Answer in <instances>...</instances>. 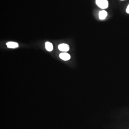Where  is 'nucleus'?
<instances>
[{"label":"nucleus","mask_w":129,"mask_h":129,"mask_svg":"<svg viewBox=\"0 0 129 129\" xmlns=\"http://www.w3.org/2000/svg\"><path fill=\"white\" fill-rule=\"evenodd\" d=\"M97 5L101 9H106L108 8L109 3L107 0H96Z\"/></svg>","instance_id":"1"},{"label":"nucleus","mask_w":129,"mask_h":129,"mask_svg":"<svg viewBox=\"0 0 129 129\" xmlns=\"http://www.w3.org/2000/svg\"><path fill=\"white\" fill-rule=\"evenodd\" d=\"M58 48L60 51L66 52L68 51L70 48L69 45L67 44H62L58 45Z\"/></svg>","instance_id":"2"},{"label":"nucleus","mask_w":129,"mask_h":129,"mask_svg":"<svg viewBox=\"0 0 129 129\" xmlns=\"http://www.w3.org/2000/svg\"><path fill=\"white\" fill-rule=\"evenodd\" d=\"M60 58L64 61H68L71 58V56L69 54L66 52L62 53L60 54Z\"/></svg>","instance_id":"3"},{"label":"nucleus","mask_w":129,"mask_h":129,"mask_svg":"<svg viewBox=\"0 0 129 129\" xmlns=\"http://www.w3.org/2000/svg\"><path fill=\"white\" fill-rule=\"evenodd\" d=\"M6 46L9 48H18L19 46L18 43L15 42H8L6 44Z\"/></svg>","instance_id":"4"},{"label":"nucleus","mask_w":129,"mask_h":129,"mask_svg":"<svg viewBox=\"0 0 129 129\" xmlns=\"http://www.w3.org/2000/svg\"><path fill=\"white\" fill-rule=\"evenodd\" d=\"M108 14L107 12L104 10L100 11L99 14V18L100 20H104L106 18Z\"/></svg>","instance_id":"5"},{"label":"nucleus","mask_w":129,"mask_h":129,"mask_svg":"<svg viewBox=\"0 0 129 129\" xmlns=\"http://www.w3.org/2000/svg\"><path fill=\"white\" fill-rule=\"evenodd\" d=\"M45 48L46 50L50 52L53 49V46L52 43L50 42H47L45 43Z\"/></svg>","instance_id":"6"},{"label":"nucleus","mask_w":129,"mask_h":129,"mask_svg":"<svg viewBox=\"0 0 129 129\" xmlns=\"http://www.w3.org/2000/svg\"><path fill=\"white\" fill-rule=\"evenodd\" d=\"M126 12L127 14H129V4L127 6L126 9Z\"/></svg>","instance_id":"7"},{"label":"nucleus","mask_w":129,"mask_h":129,"mask_svg":"<svg viewBox=\"0 0 129 129\" xmlns=\"http://www.w3.org/2000/svg\"></svg>","instance_id":"8"}]
</instances>
